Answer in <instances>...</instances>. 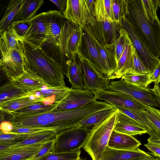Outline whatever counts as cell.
<instances>
[{"label": "cell", "instance_id": "1", "mask_svg": "<svg viewBox=\"0 0 160 160\" xmlns=\"http://www.w3.org/2000/svg\"><path fill=\"white\" fill-rule=\"evenodd\" d=\"M107 107L105 102L97 100L72 109L52 111L38 114L12 116L9 121L15 127L49 128L54 130L57 135L78 125L86 117Z\"/></svg>", "mask_w": 160, "mask_h": 160}, {"label": "cell", "instance_id": "2", "mask_svg": "<svg viewBox=\"0 0 160 160\" xmlns=\"http://www.w3.org/2000/svg\"><path fill=\"white\" fill-rule=\"evenodd\" d=\"M26 70L39 77L51 87L66 86L64 74L59 63L38 47L25 40L20 41Z\"/></svg>", "mask_w": 160, "mask_h": 160}, {"label": "cell", "instance_id": "3", "mask_svg": "<svg viewBox=\"0 0 160 160\" xmlns=\"http://www.w3.org/2000/svg\"><path fill=\"white\" fill-rule=\"evenodd\" d=\"M126 17L139 38L157 58L160 57V21L147 18L141 0H128Z\"/></svg>", "mask_w": 160, "mask_h": 160}, {"label": "cell", "instance_id": "4", "mask_svg": "<svg viewBox=\"0 0 160 160\" xmlns=\"http://www.w3.org/2000/svg\"><path fill=\"white\" fill-rule=\"evenodd\" d=\"M118 110L92 128L83 149L92 160H99L107 146L117 120Z\"/></svg>", "mask_w": 160, "mask_h": 160}, {"label": "cell", "instance_id": "5", "mask_svg": "<svg viewBox=\"0 0 160 160\" xmlns=\"http://www.w3.org/2000/svg\"><path fill=\"white\" fill-rule=\"evenodd\" d=\"M91 128L77 125L56 135L53 152H75L81 150L85 143Z\"/></svg>", "mask_w": 160, "mask_h": 160}, {"label": "cell", "instance_id": "6", "mask_svg": "<svg viewBox=\"0 0 160 160\" xmlns=\"http://www.w3.org/2000/svg\"><path fill=\"white\" fill-rule=\"evenodd\" d=\"M82 36V28L66 19L58 39L59 52L66 66L63 58L67 60L77 54Z\"/></svg>", "mask_w": 160, "mask_h": 160}, {"label": "cell", "instance_id": "7", "mask_svg": "<svg viewBox=\"0 0 160 160\" xmlns=\"http://www.w3.org/2000/svg\"><path fill=\"white\" fill-rule=\"evenodd\" d=\"M0 68L9 80H15L26 72L24 57L20 42L15 48L1 56Z\"/></svg>", "mask_w": 160, "mask_h": 160}, {"label": "cell", "instance_id": "8", "mask_svg": "<svg viewBox=\"0 0 160 160\" xmlns=\"http://www.w3.org/2000/svg\"><path fill=\"white\" fill-rule=\"evenodd\" d=\"M77 54L106 76L104 66L89 24L82 28V36Z\"/></svg>", "mask_w": 160, "mask_h": 160}, {"label": "cell", "instance_id": "9", "mask_svg": "<svg viewBox=\"0 0 160 160\" xmlns=\"http://www.w3.org/2000/svg\"><path fill=\"white\" fill-rule=\"evenodd\" d=\"M109 90L126 93L146 106L160 108L150 89L134 86L122 78L118 81L110 82Z\"/></svg>", "mask_w": 160, "mask_h": 160}, {"label": "cell", "instance_id": "10", "mask_svg": "<svg viewBox=\"0 0 160 160\" xmlns=\"http://www.w3.org/2000/svg\"><path fill=\"white\" fill-rule=\"evenodd\" d=\"M122 27L127 32L140 58L147 69L151 73L160 59L155 57L143 43L126 17L122 20Z\"/></svg>", "mask_w": 160, "mask_h": 160}, {"label": "cell", "instance_id": "11", "mask_svg": "<svg viewBox=\"0 0 160 160\" xmlns=\"http://www.w3.org/2000/svg\"><path fill=\"white\" fill-rule=\"evenodd\" d=\"M77 55L82 65L85 90L92 91L95 94L99 90H109L110 80L86 60Z\"/></svg>", "mask_w": 160, "mask_h": 160}, {"label": "cell", "instance_id": "12", "mask_svg": "<svg viewBox=\"0 0 160 160\" xmlns=\"http://www.w3.org/2000/svg\"><path fill=\"white\" fill-rule=\"evenodd\" d=\"M64 17L82 28L93 24L96 19L88 9L85 0H68Z\"/></svg>", "mask_w": 160, "mask_h": 160}, {"label": "cell", "instance_id": "13", "mask_svg": "<svg viewBox=\"0 0 160 160\" xmlns=\"http://www.w3.org/2000/svg\"><path fill=\"white\" fill-rule=\"evenodd\" d=\"M89 25L92 35L102 46L114 48L122 25L115 22H100L96 20L93 24Z\"/></svg>", "mask_w": 160, "mask_h": 160}, {"label": "cell", "instance_id": "14", "mask_svg": "<svg viewBox=\"0 0 160 160\" xmlns=\"http://www.w3.org/2000/svg\"><path fill=\"white\" fill-rule=\"evenodd\" d=\"M97 100L96 95L92 91L71 88L66 96L57 103V106L53 111L73 109Z\"/></svg>", "mask_w": 160, "mask_h": 160}, {"label": "cell", "instance_id": "15", "mask_svg": "<svg viewBox=\"0 0 160 160\" xmlns=\"http://www.w3.org/2000/svg\"><path fill=\"white\" fill-rule=\"evenodd\" d=\"M47 29V40L45 46H49L58 50V39L66 19L58 11L50 10L42 12Z\"/></svg>", "mask_w": 160, "mask_h": 160}, {"label": "cell", "instance_id": "16", "mask_svg": "<svg viewBox=\"0 0 160 160\" xmlns=\"http://www.w3.org/2000/svg\"><path fill=\"white\" fill-rule=\"evenodd\" d=\"M97 100H102L112 106L142 110L146 105L130 95L122 92L110 90H99L95 94Z\"/></svg>", "mask_w": 160, "mask_h": 160}, {"label": "cell", "instance_id": "17", "mask_svg": "<svg viewBox=\"0 0 160 160\" xmlns=\"http://www.w3.org/2000/svg\"><path fill=\"white\" fill-rule=\"evenodd\" d=\"M32 26L22 40L42 48L47 43V29L42 13L36 15L30 19Z\"/></svg>", "mask_w": 160, "mask_h": 160}, {"label": "cell", "instance_id": "18", "mask_svg": "<svg viewBox=\"0 0 160 160\" xmlns=\"http://www.w3.org/2000/svg\"><path fill=\"white\" fill-rule=\"evenodd\" d=\"M49 141L16 147L10 146L0 152V160H26L37 154Z\"/></svg>", "mask_w": 160, "mask_h": 160}, {"label": "cell", "instance_id": "19", "mask_svg": "<svg viewBox=\"0 0 160 160\" xmlns=\"http://www.w3.org/2000/svg\"><path fill=\"white\" fill-rule=\"evenodd\" d=\"M117 110L114 130L132 136L148 133V131L138 122Z\"/></svg>", "mask_w": 160, "mask_h": 160}, {"label": "cell", "instance_id": "20", "mask_svg": "<svg viewBox=\"0 0 160 160\" xmlns=\"http://www.w3.org/2000/svg\"><path fill=\"white\" fill-rule=\"evenodd\" d=\"M152 156L139 148L122 150L112 149L107 146L99 160H139Z\"/></svg>", "mask_w": 160, "mask_h": 160}, {"label": "cell", "instance_id": "21", "mask_svg": "<svg viewBox=\"0 0 160 160\" xmlns=\"http://www.w3.org/2000/svg\"><path fill=\"white\" fill-rule=\"evenodd\" d=\"M67 72L66 76L72 88L85 90L83 72L81 61L77 54L66 62Z\"/></svg>", "mask_w": 160, "mask_h": 160}, {"label": "cell", "instance_id": "22", "mask_svg": "<svg viewBox=\"0 0 160 160\" xmlns=\"http://www.w3.org/2000/svg\"><path fill=\"white\" fill-rule=\"evenodd\" d=\"M134 47L130 40L119 59L112 74L108 78L110 80L121 78L132 67L133 60Z\"/></svg>", "mask_w": 160, "mask_h": 160}, {"label": "cell", "instance_id": "23", "mask_svg": "<svg viewBox=\"0 0 160 160\" xmlns=\"http://www.w3.org/2000/svg\"><path fill=\"white\" fill-rule=\"evenodd\" d=\"M141 144L140 142L133 136L113 130L107 146L115 149L132 150L139 148Z\"/></svg>", "mask_w": 160, "mask_h": 160}, {"label": "cell", "instance_id": "24", "mask_svg": "<svg viewBox=\"0 0 160 160\" xmlns=\"http://www.w3.org/2000/svg\"><path fill=\"white\" fill-rule=\"evenodd\" d=\"M43 98L30 92L25 96L0 103L1 111L10 114L12 112L29 105L42 102Z\"/></svg>", "mask_w": 160, "mask_h": 160}, {"label": "cell", "instance_id": "25", "mask_svg": "<svg viewBox=\"0 0 160 160\" xmlns=\"http://www.w3.org/2000/svg\"><path fill=\"white\" fill-rule=\"evenodd\" d=\"M13 81L16 85L27 93L43 88L51 87L39 77L27 70L23 74Z\"/></svg>", "mask_w": 160, "mask_h": 160}, {"label": "cell", "instance_id": "26", "mask_svg": "<svg viewBox=\"0 0 160 160\" xmlns=\"http://www.w3.org/2000/svg\"><path fill=\"white\" fill-rule=\"evenodd\" d=\"M70 88L67 87H47L31 92L43 98L42 103L46 105L57 103L67 95Z\"/></svg>", "mask_w": 160, "mask_h": 160}, {"label": "cell", "instance_id": "27", "mask_svg": "<svg viewBox=\"0 0 160 160\" xmlns=\"http://www.w3.org/2000/svg\"><path fill=\"white\" fill-rule=\"evenodd\" d=\"M44 3L43 0H22L20 9L12 22L28 20L32 18Z\"/></svg>", "mask_w": 160, "mask_h": 160}, {"label": "cell", "instance_id": "28", "mask_svg": "<svg viewBox=\"0 0 160 160\" xmlns=\"http://www.w3.org/2000/svg\"><path fill=\"white\" fill-rule=\"evenodd\" d=\"M147 125L152 131L154 138L160 139V110L146 106L145 109L138 110Z\"/></svg>", "mask_w": 160, "mask_h": 160}, {"label": "cell", "instance_id": "29", "mask_svg": "<svg viewBox=\"0 0 160 160\" xmlns=\"http://www.w3.org/2000/svg\"><path fill=\"white\" fill-rule=\"evenodd\" d=\"M0 34L1 56L15 48L22 40L15 32L12 23L5 30L0 33Z\"/></svg>", "mask_w": 160, "mask_h": 160}, {"label": "cell", "instance_id": "30", "mask_svg": "<svg viewBox=\"0 0 160 160\" xmlns=\"http://www.w3.org/2000/svg\"><path fill=\"white\" fill-rule=\"evenodd\" d=\"M94 16L100 22H114L112 11V0H95Z\"/></svg>", "mask_w": 160, "mask_h": 160}, {"label": "cell", "instance_id": "31", "mask_svg": "<svg viewBox=\"0 0 160 160\" xmlns=\"http://www.w3.org/2000/svg\"><path fill=\"white\" fill-rule=\"evenodd\" d=\"M23 90L9 80L0 88V103L28 94Z\"/></svg>", "mask_w": 160, "mask_h": 160}, {"label": "cell", "instance_id": "32", "mask_svg": "<svg viewBox=\"0 0 160 160\" xmlns=\"http://www.w3.org/2000/svg\"><path fill=\"white\" fill-rule=\"evenodd\" d=\"M22 0H11L8 4L0 22V33L5 30L13 21L20 7Z\"/></svg>", "mask_w": 160, "mask_h": 160}, {"label": "cell", "instance_id": "33", "mask_svg": "<svg viewBox=\"0 0 160 160\" xmlns=\"http://www.w3.org/2000/svg\"><path fill=\"white\" fill-rule=\"evenodd\" d=\"M57 103L46 105L40 102L32 104L12 112V116H22L38 114L53 111Z\"/></svg>", "mask_w": 160, "mask_h": 160}, {"label": "cell", "instance_id": "34", "mask_svg": "<svg viewBox=\"0 0 160 160\" xmlns=\"http://www.w3.org/2000/svg\"><path fill=\"white\" fill-rule=\"evenodd\" d=\"M116 110L112 106L95 112L82 120L78 125L90 128L102 122Z\"/></svg>", "mask_w": 160, "mask_h": 160}, {"label": "cell", "instance_id": "35", "mask_svg": "<svg viewBox=\"0 0 160 160\" xmlns=\"http://www.w3.org/2000/svg\"><path fill=\"white\" fill-rule=\"evenodd\" d=\"M56 135L54 130L42 131L28 135L22 141L11 147H16L49 141L54 139Z\"/></svg>", "mask_w": 160, "mask_h": 160}, {"label": "cell", "instance_id": "36", "mask_svg": "<svg viewBox=\"0 0 160 160\" xmlns=\"http://www.w3.org/2000/svg\"><path fill=\"white\" fill-rule=\"evenodd\" d=\"M151 73L146 74H138L130 71L126 72L122 76L127 82L139 88L146 89L150 84L149 78Z\"/></svg>", "mask_w": 160, "mask_h": 160}, {"label": "cell", "instance_id": "37", "mask_svg": "<svg viewBox=\"0 0 160 160\" xmlns=\"http://www.w3.org/2000/svg\"><path fill=\"white\" fill-rule=\"evenodd\" d=\"M112 11L114 22L122 25L128 13V0H112Z\"/></svg>", "mask_w": 160, "mask_h": 160}, {"label": "cell", "instance_id": "38", "mask_svg": "<svg viewBox=\"0 0 160 160\" xmlns=\"http://www.w3.org/2000/svg\"><path fill=\"white\" fill-rule=\"evenodd\" d=\"M113 107L115 109H118L138 122L148 131V133L150 135V137L154 138L152 131L147 125L143 118L139 113L138 110L120 106H113Z\"/></svg>", "mask_w": 160, "mask_h": 160}, {"label": "cell", "instance_id": "39", "mask_svg": "<svg viewBox=\"0 0 160 160\" xmlns=\"http://www.w3.org/2000/svg\"><path fill=\"white\" fill-rule=\"evenodd\" d=\"M119 33V36L114 45L115 58L117 65L130 40L127 32L124 29L122 28Z\"/></svg>", "mask_w": 160, "mask_h": 160}, {"label": "cell", "instance_id": "40", "mask_svg": "<svg viewBox=\"0 0 160 160\" xmlns=\"http://www.w3.org/2000/svg\"><path fill=\"white\" fill-rule=\"evenodd\" d=\"M148 19L154 22L158 19L157 12L159 7V0H141Z\"/></svg>", "mask_w": 160, "mask_h": 160}, {"label": "cell", "instance_id": "41", "mask_svg": "<svg viewBox=\"0 0 160 160\" xmlns=\"http://www.w3.org/2000/svg\"><path fill=\"white\" fill-rule=\"evenodd\" d=\"M28 135L12 132L6 133L0 131V143L11 146L21 142Z\"/></svg>", "mask_w": 160, "mask_h": 160}, {"label": "cell", "instance_id": "42", "mask_svg": "<svg viewBox=\"0 0 160 160\" xmlns=\"http://www.w3.org/2000/svg\"><path fill=\"white\" fill-rule=\"evenodd\" d=\"M81 152V150L72 152H52L40 160H84L80 158Z\"/></svg>", "mask_w": 160, "mask_h": 160}, {"label": "cell", "instance_id": "43", "mask_svg": "<svg viewBox=\"0 0 160 160\" xmlns=\"http://www.w3.org/2000/svg\"><path fill=\"white\" fill-rule=\"evenodd\" d=\"M129 71L138 74H146L150 73L140 58L134 47L132 66L131 69Z\"/></svg>", "mask_w": 160, "mask_h": 160}, {"label": "cell", "instance_id": "44", "mask_svg": "<svg viewBox=\"0 0 160 160\" xmlns=\"http://www.w3.org/2000/svg\"><path fill=\"white\" fill-rule=\"evenodd\" d=\"M12 26L17 34L22 38L32 26L30 20L12 22Z\"/></svg>", "mask_w": 160, "mask_h": 160}, {"label": "cell", "instance_id": "45", "mask_svg": "<svg viewBox=\"0 0 160 160\" xmlns=\"http://www.w3.org/2000/svg\"><path fill=\"white\" fill-rule=\"evenodd\" d=\"M54 139L48 142L35 155L26 160H40L53 152Z\"/></svg>", "mask_w": 160, "mask_h": 160}, {"label": "cell", "instance_id": "46", "mask_svg": "<svg viewBox=\"0 0 160 160\" xmlns=\"http://www.w3.org/2000/svg\"><path fill=\"white\" fill-rule=\"evenodd\" d=\"M49 130H54L47 128L13 127L11 132L30 135L37 132Z\"/></svg>", "mask_w": 160, "mask_h": 160}, {"label": "cell", "instance_id": "47", "mask_svg": "<svg viewBox=\"0 0 160 160\" xmlns=\"http://www.w3.org/2000/svg\"><path fill=\"white\" fill-rule=\"evenodd\" d=\"M154 82V85H158L160 82V59L157 65L150 73L149 78V82L150 84Z\"/></svg>", "mask_w": 160, "mask_h": 160}, {"label": "cell", "instance_id": "48", "mask_svg": "<svg viewBox=\"0 0 160 160\" xmlns=\"http://www.w3.org/2000/svg\"><path fill=\"white\" fill-rule=\"evenodd\" d=\"M57 7L58 11L63 14L65 11L67 6V0H50Z\"/></svg>", "mask_w": 160, "mask_h": 160}, {"label": "cell", "instance_id": "49", "mask_svg": "<svg viewBox=\"0 0 160 160\" xmlns=\"http://www.w3.org/2000/svg\"><path fill=\"white\" fill-rule=\"evenodd\" d=\"M13 126L9 121H4L1 122L0 131L4 133H8L12 132Z\"/></svg>", "mask_w": 160, "mask_h": 160}, {"label": "cell", "instance_id": "50", "mask_svg": "<svg viewBox=\"0 0 160 160\" xmlns=\"http://www.w3.org/2000/svg\"><path fill=\"white\" fill-rule=\"evenodd\" d=\"M144 146L151 152L150 153L160 158V147L149 143L145 144Z\"/></svg>", "mask_w": 160, "mask_h": 160}, {"label": "cell", "instance_id": "51", "mask_svg": "<svg viewBox=\"0 0 160 160\" xmlns=\"http://www.w3.org/2000/svg\"><path fill=\"white\" fill-rule=\"evenodd\" d=\"M150 89L154 95L157 103L160 106V87L158 85H154L153 88Z\"/></svg>", "mask_w": 160, "mask_h": 160}, {"label": "cell", "instance_id": "52", "mask_svg": "<svg viewBox=\"0 0 160 160\" xmlns=\"http://www.w3.org/2000/svg\"><path fill=\"white\" fill-rule=\"evenodd\" d=\"M95 0H85L86 4L91 13L94 16Z\"/></svg>", "mask_w": 160, "mask_h": 160}, {"label": "cell", "instance_id": "53", "mask_svg": "<svg viewBox=\"0 0 160 160\" xmlns=\"http://www.w3.org/2000/svg\"><path fill=\"white\" fill-rule=\"evenodd\" d=\"M147 141L148 143L155 145L160 147V139L150 137L148 139Z\"/></svg>", "mask_w": 160, "mask_h": 160}, {"label": "cell", "instance_id": "54", "mask_svg": "<svg viewBox=\"0 0 160 160\" xmlns=\"http://www.w3.org/2000/svg\"><path fill=\"white\" fill-rule=\"evenodd\" d=\"M10 147V146L6 144L0 143V152L3 151Z\"/></svg>", "mask_w": 160, "mask_h": 160}, {"label": "cell", "instance_id": "55", "mask_svg": "<svg viewBox=\"0 0 160 160\" xmlns=\"http://www.w3.org/2000/svg\"><path fill=\"white\" fill-rule=\"evenodd\" d=\"M155 157L154 156H152L151 157L146 158L142 159L139 160H151Z\"/></svg>", "mask_w": 160, "mask_h": 160}, {"label": "cell", "instance_id": "56", "mask_svg": "<svg viewBox=\"0 0 160 160\" xmlns=\"http://www.w3.org/2000/svg\"><path fill=\"white\" fill-rule=\"evenodd\" d=\"M159 7L160 8V0H159Z\"/></svg>", "mask_w": 160, "mask_h": 160}, {"label": "cell", "instance_id": "57", "mask_svg": "<svg viewBox=\"0 0 160 160\" xmlns=\"http://www.w3.org/2000/svg\"><path fill=\"white\" fill-rule=\"evenodd\" d=\"M78 160V159H73V160Z\"/></svg>", "mask_w": 160, "mask_h": 160}, {"label": "cell", "instance_id": "58", "mask_svg": "<svg viewBox=\"0 0 160 160\" xmlns=\"http://www.w3.org/2000/svg\"></svg>", "mask_w": 160, "mask_h": 160}]
</instances>
